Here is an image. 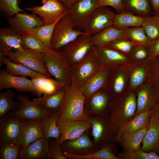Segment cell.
Wrapping results in <instances>:
<instances>
[{"label":"cell","mask_w":159,"mask_h":159,"mask_svg":"<svg viewBox=\"0 0 159 159\" xmlns=\"http://www.w3.org/2000/svg\"><path fill=\"white\" fill-rule=\"evenodd\" d=\"M137 108V98L133 92H128L112 97L108 117L113 129L117 132L123 125L134 117Z\"/></svg>","instance_id":"6da1fadb"},{"label":"cell","mask_w":159,"mask_h":159,"mask_svg":"<svg viewBox=\"0 0 159 159\" xmlns=\"http://www.w3.org/2000/svg\"><path fill=\"white\" fill-rule=\"evenodd\" d=\"M86 97L78 89L66 88L64 99L59 110L57 123L69 121L87 120L90 117L84 111Z\"/></svg>","instance_id":"7a4b0ae2"},{"label":"cell","mask_w":159,"mask_h":159,"mask_svg":"<svg viewBox=\"0 0 159 159\" xmlns=\"http://www.w3.org/2000/svg\"><path fill=\"white\" fill-rule=\"evenodd\" d=\"M101 68L92 46L82 59L71 66V86L79 88Z\"/></svg>","instance_id":"3957f363"},{"label":"cell","mask_w":159,"mask_h":159,"mask_svg":"<svg viewBox=\"0 0 159 159\" xmlns=\"http://www.w3.org/2000/svg\"><path fill=\"white\" fill-rule=\"evenodd\" d=\"M85 34L76 29L68 11L61 17L55 24L51 41L50 48L59 51L63 46L79 35Z\"/></svg>","instance_id":"277c9868"},{"label":"cell","mask_w":159,"mask_h":159,"mask_svg":"<svg viewBox=\"0 0 159 159\" xmlns=\"http://www.w3.org/2000/svg\"><path fill=\"white\" fill-rule=\"evenodd\" d=\"M44 58L46 67L52 76L67 87L71 86V66L60 51L48 48Z\"/></svg>","instance_id":"5b68a950"},{"label":"cell","mask_w":159,"mask_h":159,"mask_svg":"<svg viewBox=\"0 0 159 159\" xmlns=\"http://www.w3.org/2000/svg\"><path fill=\"white\" fill-rule=\"evenodd\" d=\"M6 56L11 61L22 64L46 77L52 76L45 67L44 53L24 48L21 50L12 51Z\"/></svg>","instance_id":"8992f818"},{"label":"cell","mask_w":159,"mask_h":159,"mask_svg":"<svg viewBox=\"0 0 159 159\" xmlns=\"http://www.w3.org/2000/svg\"><path fill=\"white\" fill-rule=\"evenodd\" d=\"M115 14L107 6L98 7L91 12L79 30L93 36L112 26Z\"/></svg>","instance_id":"52a82bcc"},{"label":"cell","mask_w":159,"mask_h":159,"mask_svg":"<svg viewBox=\"0 0 159 159\" xmlns=\"http://www.w3.org/2000/svg\"><path fill=\"white\" fill-rule=\"evenodd\" d=\"M88 120L91 125L92 141L97 148L107 143H117V132L112 127L108 117H90Z\"/></svg>","instance_id":"ba28073f"},{"label":"cell","mask_w":159,"mask_h":159,"mask_svg":"<svg viewBox=\"0 0 159 159\" xmlns=\"http://www.w3.org/2000/svg\"><path fill=\"white\" fill-rule=\"evenodd\" d=\"M92 36L85 34H80L60 49L70 66L82 59L92 48Z\"/></svg>","instance_id":"9c48e42d"},{"label":"cell","mask_w":159,"mask_h":159,"mask_svg":"<svg viewBox=\"0 0 159 159\" xmlns=\"http://www.w3.org/2000/svg\"><path fill=\"white\" fill-rule=\"evenodd\" d=\"M40 6H34L26 10L38 15L42 19L44 25L54 23L67 12L64 4L59 0H46Z\"/></svg>","instance_id":"30bf717a"},{"label":"cell","mask_w":159,"mask_h":159,"mask_svg":"<svg viewBox=\"0 0 159 159\" xmlns=\"http://www.w3.org/2000/svg\"><path fill=\"white\" fill-rule=\"evenodd\" d=\"M112 98L105 89L98 91L86 100L85 112L90 117H108Z\"/></svg>","instance_id":"8fae6325"},{"label":"cell","mask_w":159,"mask_h":159,"mask_svg":"<svg viewBox=\"0 0 159 159\" xmlns=\"http://www.w3.org/2000/svg\"><path fill=\"white\" fill-rule=\"evenodd\" d=\"M16 99L19 103L17 110L9 112L7 114L21 119L39 120L56 112L39 107L29 100L27 95H19Z\"/></svg>","instance_id":"7c38bea8"},{"label":"cell","mask_w":159,"mask_h":159,"mask_svg":"<svg viewBox=\"0 0 159 159\" xmlns=\"http://www.w3.org/2000/svg\"><path fill=\"white\" fill-rule=\"evenodd\" d=\"M13 88L21 92H29L38 97L42 93L35 87L30 80L26 77L15 76L6 70H0V90Z\"/></svg>","instance_id":"4fadbf2b"},{"label":"cell","mask_w":159,"mask_h":159,"mask_svg":"<svg viewBox=\"0 0 159 159\" xmlns=\"http://www.w3.org/2000/svg\"><path fill=\"white\" fill-rule=\"evenodd\" d=\"M159 100V85L151 80L138 93L135 116L143 112L151 110Z\"/></svg>","instance_id":"5bb4252c"},{"label":"cell","mask_w":159,"mask_h":159,"mask_svg":"<svg viewBox=\"0 0 159 159\" xmlns=\"http://www.w3.org/2000/svg\"><path fill=\"white\" fill-rule=\"evenodd\" d=\"M21 119L7 114L0 117V145L18 144Z\"/></svg>","instance_id":"9a60e30c"},{"label":"cell","mask_w":159,"mask_h":159,"mask_svg":"<svg viewBox=\"0 0 159 159\" xmlns=\"http://www.w3.org/2000/svg\"><path fill=\"white\" fill-rule=\"evenodd\" d=\"M61 136L57 140L60 145L64 141L75 139L91 129V125L88 120L69 121L57 123Z\"/></svg>","instance_id":"2e32d148"},{"label":"cell","mask_w":159,"mask_h":159,"mask_svg":"<svg viewBox=\"0 0 159 159\" xmlns=\"http://www.w3.org/2000/svg\"><path fill=\"white\" fill-rule=\"evenodd\" d=\"M42 137L43 132L39 120L21 119L18 142L22 149L31 143Z\"/></svg>","instance_id":"e0dca14e"},{"label":"cell","mask_w":159,"mask_h":159,"mask_svg":"<svg viewBox=\"0 0 159 159\" xmlns=\"http://www.w3.org/2000/svg\"><path fill=\"white\" fill-rule=\"evenodd\" d=\"M97 7L96 0H77L67 11L75 28L80 29L92 11Z\"/></svg>","instance_id":"ac0fdd59"},{"label":"cell","mask_w":159,"mask_h":159,"mask_svg":"<svg viewBox=\"0 0 159 159\" xmlns=\"http://www.w3.org/2000/svg\"><path fill=\"white\" fill-rule=\"evenodd\" d=\"M89 131L75 139L64 141L60 145L62 150L74 154L86 155L99 149L90 139Z\"/></svg>","instance_id":"d6986e66"},{"label":"cell","mask_w":159,"mask_h":159,"mask_svg":"<svg viewBox=\"0 0 159 159\" xmlns=\"http://www.w3.org/2000/svg\"><path fill=\"white\" fill-rule=\"evenodd\" d=\"M97 61L101 68L110 70L115 69L119 63L125 61L126 56L120 52L105 46H93Z\"/></svg>","instance_id":"ffe728a7"},{"label":"cell","mask_w":159,"mask_h":159,"mask_svg":"<svg viewBox=\"0 0 159 159\" xmlns=\"http://www.w3.org/2000/svg\"><path fill=\"white\" fill-rule=\"evenodd\" d=\"M8 22L10 27L21 34L28 30L44 25L42 18L35 14L20 12L9 17Z\"/></svg>","instance_id":"44dd1931"},{"label":"cell","mask_w":159,"mask_h":159,"mask_svg":"<svg viewBox=\"0 0 159 159\" xmlns=\"http://www.w3.org/2000/svg\"><path fill=\"white\" fill-rule=\"evenodd\" d=\"M22 34L11 27L0 30V54L6 56L14 49L20 50L24 49Z\"/></svg>","instance_id":"7402d4cb"},{"label":"cell","mask_w":159,"mask_h":159,"mask_svg":"<svg viewBox=\"0 0 159 159\" xmlns=\"http://www.w3.org/2000/svg\"><path fill=\"white\" fill-rule=\"evenodd\" d=\"M110 69L101 68L78 89L86 100L98 91L105 89Z\"/></svg>","instance_id":"603a6c76"},{"label":"cell","mask_w":159,"mask_h":159,"mask_svg":"<svg viewBox=\"0 0 159 159\" xmlns=\"http://www.w3.org/2000/svg\"><path fill=\"white\" fill-rule=\"evenodd\" d=\"M48 140L42 137L21 150L20 159H50Z\"/></svg>","instance_id":"cb8c5ba5"},{"label":"cell","mask_w":159,"mask_h":159,"mask_svg":"<svg viewBox=\"0 0 159 159\" xmlns=\"http://www.w3.org/2000/svg\"><path fill=\"white\" fill-rule=\"evenodd\" d=\"M147 127L140 150L147 152L153 151L159 155V123L150 117Z\"/></svg>","instance_id":"d4e9b609"},{"label":"cell","mask_w":159,"mask_h":159,"mask_svg":"<svg viewBox=\"0 0 159 159\" xmlns=\"http://www.w3.org/2000/svg\"><path fill=\"white\" fill-rule=\"evenodd\" d=\"M117 148L113 143H107L91 153L78 155L64 151L65 157L69 159H119L116 155Z\"/></svg>","instance_id":"484cf974"},{"label":"cell","mask_w":159,"mask_h":159,"mask_svg":"<svg viewBox=\"0 0 159 159\" xmlns=\"http://www.w3.org/2000/svg\"><path fill=\"white\" fill-rule=\"evenodd\" d=\"M147 130V126L137 131L121 135L118 139L117 142L122 148V152L129 153L140 150L141 144Z\"/></svg>","instance_id":"4316f807"},{"label":"cell","mask_w":159,"mask_h":159,"mask_svg":"<svg viewBox=\"0 0 159 159\" xmlns=\"http://www.w3.org/2000/svg\"><path fill=\"white\" fill-rule=\"evenodd\" d=\"M5 56L0 54V67L4 64L6 65V71L9 74L15 76L29 77L31 79L47 77L30 69L22 64L11 61Z\"/></svg>","instance_id":"83f0119b"},{"label":"cell","mask_w":159,"mask_h":159,"mask_svg":"<svg viewBox=\"0 0 159 159\" xmlns=\"http://www.w3.org/2000/svg\"><path fill=\"white\" fill-rule=\"evenodd\" d=\"M120 38L127 39L125 30L118 29L112 26L92 36L91 42L92 46H104Z\"/></svg>","instance_id":"f1b7e54d"},{"label":"cell","mask_w":159,"mask_h":159,"mask_svg":"<svg viewBox=\"0 0 159 159\" xmlns=\"http://www.w3.org/2000/svg\"><path fill=\"white\" fill-rule=\"evenodd\" d=\"M152 110L142 112L123 125L117 131L116 140L122 134L137 131L145 127L149 122Z\"/></svg>","instance_id":"f546056e"},{"label":"cell","mask_w":159,"mask_h":159,"mask_svg":"<svg viewBox=\"0 0 159 159\" xmlns=\"http://www.w3.org/2000/svg\"><path fill=\"white\" fill-rule=\"evenodd\" d=\"M55 93L34 98L32 101L39 107L54 111H59L66 93V88Z\"/></svg>","instance_id":"4dcf8cb0"},{"label":"cell","mask_w":159,"mask_h":159,"mask_svg":"<svg viewBox=\"0 0 159 159\" xmlns=\"http://www.w3.org/2000/svg\"><path fill=\"white\" fill-rule=\"evenodd\" d=\"M144 18L125 10L120 13L115 14L112 26L121 30L140 26H142Z\"/></svg>","instance_id":"1f68e13d"},{"label":"cell","mask_w":159,"mask_h":159,"mask_svg":"<svg viewBox=\"0 0 159 159\" xmlns=\"http://www.w3.org/2000/svg\"><path fill=\"white\" fill-rule=\"evenodd\" d=\"M59 111L53 114L43 117L39 120L42 132L43 137L47 140L53 138L58 140L61 134L57 124Z\"/></svg>","instance_id":"d6a6232c"},{"label":"cell","mask_w":159,"mask_h":159,"mask_svg":"<svg viewBox=\"0 0 159 159\" xmlns=\"http://www.w3.org/2000/svg\"><path fill=\"white\" fill-rule=\"evenodd\" d=\"M30 80L35 87L44 95L52 94L67 87L63 82L50 77H39Z\"/></svg>","instance_id":"836d02e7"},{"label":"cell","mask_w":159,"mask_h":159,"mask_svg":"<svg viewBox=\"0 0 159 159\" xmlns=\"http://www.w3.org/2000/svg\"><path fill=\"white\" fill-rule=\"evenodd\" d=\"M122 4L125 10L137 15L145 17L151 15L150 0H122Z\"/></svg>","instance_id":"e575fe53"},{"label":"cell","mask_w":159,"mask_h":159,"mask_svg":"<svg viewBox=\"0 0 159 159\" xmlns=\"http://www.w3.org/2000/svg\"><path fill=\"white\" fill-rule=\"evenodd\" d=\"M59 19L53 23L43 25L39 27L27 30L25 32L34 35L40 40L47 48H50L54 27Z\"/></svg>","instance_id":"d590c367"},{"label":"cell","mask_w":159,"mask_h":159,"mask_svg":"<svg viewBox=\"0 0 159 159\" xmlns=\"http://www.w3.org/2000/svg\"><path fill=\"white\" fill-rule=\"evenodd\" d=\"M142 26L151 41L159 38V17L156 14L145 17Z\"/></svg>","instance_id":"8d00e7d4"},{"label":"cell","mask_w":159,"mask_h":159,"mask_svg":"<svg viewBox=\"0 0 159 159\" xmlns=\"http://www.w3.org/2000/svg\"><path fill=\"white\" fill-rule=\"evenodd\" d=\"M15 96L14 91L8 90L0 93V117L5 115L11 110L18 108L19 103L12 100Z\"/></svg>","instance_id":"74e56055"},{"label":"cell","mask_w":159,"mask_h":159,"mask_svg":"<svg viewBox=\"0 0 159 159\" xmlns=\"http://www.w3.org/2000/svg\"><path fill=\"white\" fill-rule=\"evenodd\" d=\"M125 31L127 39L135 44L148 45L151 42L142 26L129 28Z\"/></svg>","instance_id":"f35d334b"},{"label":"cell","mask_w":159,"mask_h":159,"mask_svg":"<svg viewBox=\"0 0 159 159\" xmlns=\"http://www.w3.org/2000/svg\"><path fill=\"white\" fill-rule=\"evenodd\" d=\"M22 35L24 48L43 53L47 52L48 48L34 35L25 32Z\"/></svg>","instance_id":"ab89813d"},{"label":"cell","mask_w":159,"mask_h":159,"mask_svg":"<svg viewBox=\"0 0 159 159\" xmlns=\"http://www.w3.org/2000/svg\"><path fill=\"white\" fill-rule=\"evenodd\" d=\"M21 147L19 144L8 143L0 145V159H20Z\"/></svg>","instance_id":"60d3db41"},{"label":"cell","mask_w":159,"mask_h":159,"mask_svg":"<svg viewBox=\"0 0 159 159\" xmlns=\"http://www.w3.org/2000/svg\"><path fill=\"white\" fill-rule=\"evenodd\" d=\"M21 0H0V9L6 16L10 17L18 13L24 12L18 5Z\"/></svg>","instance_id":"b9f144b4"},{"label":"cell","mask_w":159,"mask_h":159,"mask_svg":"<svg viewBox=\"0 0 159 159\" xmlns=\"http://www.w3.org/2000/svg\"><path fill=\"white\" fill-rule=\"evenodd\" d=\"M119 159H159V155L153 151L140 150L129 153L120 152L117 155Z\"/></svg>","instance_id":"7bdbcfd3"},{"label":"cell","mask_w":159,"mask_h":159,"mask_svg":"<svg viewBox=\"0 0 159 159\" xmlns=\"http://www.w3.org/2000/svg\"><path fill=\"white\" fill-rule=\"evenodd\" d=\"M135 45V44L128 39L120 38L104 46L115 49L124 54L123 53L130 54Z\"/></svg>","instance_id":"ee69618b"},{"label":"cell","mask_w":159,"mask_h":159,"mask_svg":"<svg viewBox=\"0 0 159 159\" xmlns=\"http://www.w3.org/2000/svg\"><path fill=\"white\" fill-rule=\"evenodd\" d=\"M49 155L53 159H67L64 156L60 145L57 144V140L53 138L48 140Z\"/></svg>","instance_id":"f6af8a7d"},{"label":"cell","mask_w":159,"mask_h":159,"mask_svg":"<svg viewBox=\"0 0 159 159\" xmlns=\"http://www.w3.org/2000/svg\"><path fill=\"white\" fill-rule=\"evenodd\" d=\"M145 75V69L141 67L136 69L132 72L130 79V84L132 88H136L143 82Z\"/></svg>","instance_id":"bcb514c9"},{"label":"cell","mask_w":159,"mask_h":159,"mask_svg":"<svg viewBox=\"0 0 159 159\" xmlns=\"http://www.w3.org/2000/svg\"><path fill=\"white\" fill-rule=\"evenodd\" d=\"M131 57L138 60H141L149 56V52L147 45H135L130 53Z\"/></svg>","instance_id":"7dc6e473"},{"label":"cell","mask_w":159,"mask_h":159,"mask_svg":"<svg viewBox=\"0 0 159 159\" xmlns=\"http://www.w3.org/2000/svg\"><path fill=\"white\" fill-rule=\"evenodd\" d=\"M98 7L110 6L114 8L117 13H120L124 10L122 0H96Z\"/></svg>","instance_id":"c3c4849f"},{"label":"cell","mask_w":159,"mask_h":159,"mask_svg":"<svg viewBox=\"0 0 159 159\" xmlns=\"http://www.w3.org/2000/svg\"><path fill=\"white\" fill-rule=\"evenodd\" d=\"M147 47L149 52L148 57L153 62L159 56V38L152 41Z\"/></svg>","instance_id":"681fc988"},{"label":"cell","mask_w":159,"mask_h":159,"mask_svg":"<svg viewBox=\"0 0 159 159\" xmlns=\"http://www.w3.org/2000/svg\"><path fill=\"white\" fill-rule=\"evenodd\" d=\"M151 67L152 80L159 85V56L153 62Z\"/></svg>","instance_id":"f907efd6"},{"label":"cell","mask_w":159,"mask_h":159,"mask_svg":"<svg viewBox=\"0 0 159 159\" xmlns=\"http://www.w3.org/2000/svg\"><path fill=\"white\" fill-rule=\"evenodd\" d=\"M150 117L159 122V100L152 109Z\"/></svg>","instance_id":"816d5d0a"},{"label":"cell","mask_w":159,"mask_h":159,"mask_svg":"<svg viewBox=\"0 0 159 159\" xmlns=\"http://www.w3.org/2000/svg\"><path fill=\"white\" fill-rule=\"evenodd\" d=\"M65 6L67 11L69 10L77 0H59Z\"/></svg>","instance_id":"f5cc1de1"},{"label":"cell","mask_w":159,"mask_h":159,"mask_svg":"<svg viewBox=\"0 0 159 159\" xmlns=\"http://www.w3.org/2000/svg\"><path fill=\"white\" fill-rule=\"evenodd\" d=\"M152 8L155 12L159 9V0H150Z\"/></svg>","instance_id":"db71d44e"},{"label":"cell","mask_w":159,"mask_h":159,"mask_svg":"<svg viewBox=\"0 0 159 159\" xmlns=\"http://www.w3.org/2000/svg\"><path fill=\"white\" fill-rule=\"evenodd\" d=\"M155 14L159 17V9L157 12H155Z\"/></svg>","instance_id":"11a10c76"},{"label":"cell","mask_w":159,"mask_h":159,"mask_svg":"<svg viewBox=\"0 0 159 159\" xmlns=\"http://www.w3.org/2000/svg\"><path fill=\"white\" fill-rule=\"evenodd\" d=\"M46 0H42V3H43L44 1H45Z\"/></svg>","instance_id":"9f6ffc18"}]
</instances>
